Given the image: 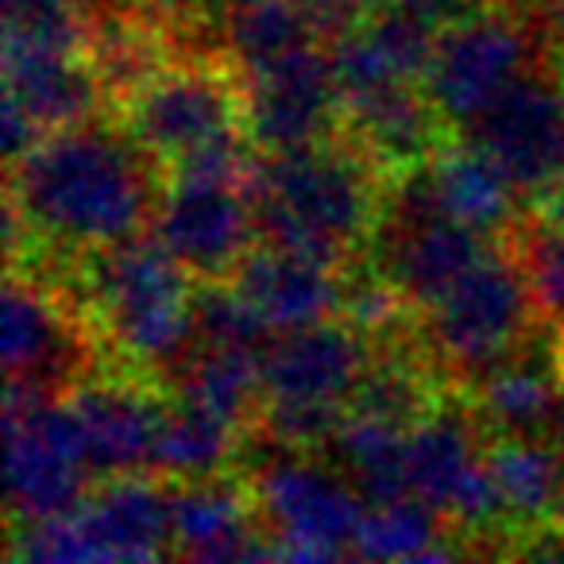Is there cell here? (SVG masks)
I'll list each match as a JSON object with an SVG mask.
<instances>
[{
	"instance_id": "1",
	"label": "cell",
	"mask_w": 564,
	"mask_h": 564,
	"mask_svg": "<svg viewBox=\"0 0 564 564\" xmlns=\"http://www.w3.org/2000/svg\"><path fill=\"white\" fill-rule=\"evenodd\" d=\"M166 171L120 120L89 117L47 132L9 163V259L40 243L86 256L151 232Z\"/></svg>"
},
{
	"instance_id": "2",
	"label": "cell",
	"mask_w": 564,
	"mask_h": 564,
	"mask_svg": "<svg viewBox=\"0 0 564 564\" xmlns=\"http://www.w3.org/2000/svg\"><path fill=\"white\" fill-rule=\"evenodd\" d=\"M387 182L383 166L345 132L299 151H259L251 174L259 240L352 263L371 248Z\"/></svg>"
},
{
	"instance_id": "3",
	"label": "cell",
	"mask_w": 564,
	"mask_h": 564,
	"mask_svg": "<svg viewBox=\"0 0 564 564\" xmlns=\"http://www.w3.org/2000/svg\"><path fill=\"white\" fill-rule=\"evenodd\" d=\"M74 263L82 310L105 345L140 376L178 379L202 348L189 310L194 279L174 263L155 232L86 251Z\"/></svg>"
},
{
	"instance_id": "4",
	"label": "cell",
	"mask_w": 564,
	"mask_h": 564,
	"mask_svg": "<svg viewBox=\"0 0 564 564\" xmlns=\"http://www.w3.org/2000/svg\"><path fill=\"white\" fill-rule=\"evenodd\" d=\"M414 317L433 371L456 391H471L487 371L518 360L533 325H541L525 274L507 240H499V248L476 271L464 274L445 299Z\"/></svg>"
},
{
	"instance_id": "5",
	"label": "cell",
	"mask_w": 564,
	"mask_h": 564,
	"mask_svg": "<svg viewBox=\"0 0 564 564\" xmlns=\"http://www.w3.org/2000/svg\"><path fill=\"white\" fill-rule=\"evenodd\" d=\"M549 58V43L522 9L491 0L445 28L422 74L448 132H468L507 89Z\"/></svg>"
},
{
	"instance_id": "6",
	"label": "cell",
	"mask_w": 564,
	"mask_h": 564,
	"mask_svg": "<svg viewBox=\"0 0 564 564\" xmlns=\"http://www.w3.org/2000/svg\"><path fill=\"white\" fill-rule=\"evenodd\" d=\"M101 333L86 310L32 267H9L4 282V406L66 399L97 376Z\"/></svg>"
},
{
	"instance_id": "7",
	"label": "cell",
	"mask_w": 564,
	"mask_h": 564,
	"mask_svg": "<svg viewBox=\"0 0 564 564\" xmlns=\"http://www.w3.org/2000/svg\"><path fill=\"white\" fill-rule=\"evenodd\" d=\"M117 120L171 171L228 132H248L243 74L225 55H178L143 82Z\"/></svg>"
},
{
	"instance_id": "8",
	"label": "cell",
	"mask_w": 564,
	"mask_h": 564,
	"mask_svg": "<svg viewBox=\"0 0 564 564\" xmlns=\"http://www.w3.org/2000/svg\"><path fill=\"white\" fill-rule=\"evenodd\" d=\"M251 495L263 530L279 541L282 561L352 556L368 499L329 456L317 460L310 448H279V456L256 468Z\"/></svg>"
},
{
	"instance_id": "9",
	"label": "cell",
	"mask_w": 564,
	"mask_h": 564,
	"mask_svg": "<svg viewBox=\"0 0 564 564\" xmlns=\"http://www.w3.org/2000/svg\"><path fill=\"white\" fill-rule=\"evenodd\" d=\"M151 232L194 282H228L259 243L251 178L174 171Z\"/></svg>"
},
{
	"instance_id": "10",
	"label": "cell",
	"mask_w": 564,
	"mask_h": 564,
	"mask_svg": "<svg viewBox=\"0 0 564 564\" xmlns=\"http://www.w3.org/2000/svg\"><path fill=\"white\" fill-rule=\"evenodd\" d=\"M4 437L12 522H47L74 514L86 502L94 468L70 399L4 406Z\"/></svg>"
},
{
	"instance_id": "11",
	"label": "cell",
	"mask_w": 564,
	"mask_h": 564,
	"mask_svg": "<svg viewBox=\"0 0 564 564\" xmlns=\"http://www.w3.org/2000/svg\"><path fill=\"white\" fill-rule=\"evenodd\" d=\"M502 166L522 197L541 194L564 182V74L541 63L495 101L464 132Z\"/></svg>"
},
{
	"instance_id": "12",
	"label": "cell",
	"mask_w": 564,
	"mask_h": 564,
	"mask_svg": "<svg viewBox=\"0 0 564 564\" xmlns=\"http://www.w3.org/2000/svg\"><path fill=\"white\" fill-rule=\"evenodd\" d=\"M248 135L259 151H299L340 135V89L329 43L243 74Z\"/></svg>"
},
{
	"instance_id": "13",
	"label": "cell",
	"mask_w": 564,
	"mask_h": 564,
	"mask_svg": "<svg viewBox=\"0 0 564 564\" xmlns=\"http://www.w3.org/2000/svg\"><path fill=\"white\" fill-rule=\"evenodd\" d=\"M371 364H376V337L348 317H325L302 329L274 333L263 348L267 399L352 410Z\"/></svg>"
},
{
	"instance_id": "14",
	"label": "cell",
	"mask_w": 564,
	"mask_h": 564,
	"mask_svg": "<svg viewBox=\"0 0 564 564\" xmlns=\"http://www.w3.org/2000/svg\"><path fill=\"white\" fill-rule=\"evenodd\" d=\"M174 556L186 561H282L263 530L251 479L205 476L174 484Z\"/></svg>"
},
{
	"instance_id": "15",
	"label": "cell",
	"mask_w": 564,
	"mask_h": 564,
	"mask_svg": "<svg viewBox=\"0 0 564 564\" xmlns=\"http://www.w3.org/2000/svg\"><path fill=\"white\" fill-rule=\"evenodd\" d=\"M228 282L256 306L267 329L286 333L325 322V317H340L348 263H333V259L259 240Z\"/></svg>"
},
{
	"instance_id": "16",
	"label": "cell",
	"mask_w": 564,
	"mask_h": 564,
	"mask_svg": "<svg viewBox=\"0 0 564 564\" xmlns=\"http://www.w3.org/2000/svg\"><path fill=\"white\" fill-rule=\"evenodd\" d=\"M143 379L94 376L66 394L82 422L94 476L109 479L124 471H151V453L166 406H159L155 387Z\"/></svg>"
},
{
	"instance_id": "17",
	"label": "cell",
	"mask_w": 564,
	"mask_h": 564,
	"mask_svg": "<svg viewBox=\"0 0 564 564\" xmlns=\"http://www.w3.org/2000/svg\"><path fill=\"white\" fill-rule=\"evenodd\" d=\"M101 561H163L174 556V479L124 471L101 479L78 507Z\"/></svg>"
},
{
	"instance_id": "18",
	"label": "cell",
	"mask_w": 564,
	"mask_h": 564,
	"mask_svg": "<svg viewBox=\"0 0 564 564\" xmlns=\"http://www.w3.org/2000/svg\"><path fill=\"white\" fill-rule=\"evenodd\" d=\"M4 97L32 117L40 135L101 117L109 105L86 55L20 40H4Z\"/></svg>"
},
{
	"instance_id": "19",
	"label": "cell",
	"mask_w": 564,
	"mask_h": 564,
	"mask_svg": "<svg viewBox=\"0 0 564 564\" xmlns=\"http://www.w3.org/2000/svg\"><path fill=\"white\" fill-rule=\"evenodd\" d=\"M487 468L514 530L538 538L564 525V464L545 437H487Z\"/></svg>"
},
{
	"instance_id": "20",
	"label": "cell",
	"mask_w": 564,
	"mask_h": 564,
	"mask_svg": "<svg viewBox=\"0 0 564 564\" xmlns=\"http://www.w3.org/2000/svg\"><path fill=\"white\" fill-rule=\"evenodd\" d=\"M425 178L437 197L441 213L464 220L484 232H507L522 217V194L514 182L502 174V166L476 148L471 140L445 143L437 155L425 163Z\"/></svg>"
},
{
	"instance_id": "21",
	"label": "cell",
	"mask_w": 564,
	"mask_h": 564,
	"mask_svg": "<svg viewBox=\"0 0 564 564\" xmlns=\"http://www.w3.org/2000/svg\"><path fill=\"white\" fill-rule=\"evenodd\" d=\"M217 47L240 74L325 43L310 0H220Z\"/></svg>"
},
{
	"instance_id": "22",
	"label": "cell",
	"mask_w": 564,
	"mask_h": 564,
	"mask_svg": "<svg viewBox=\"0 0 564 564\" xmlns=\"http://www.w3.org/2000/svg\"><path fill=\"white\" fill-rule=\"evenodd\" d=\"M468 394L487 437H549L564 383L556 376V364L538 368V364H525V356H518L487 371Z\"/></svg>"
},
{
	"instance_id": "23",
	"label": "cell",
	"mask_w": 564,
	"mask_h": 564,
	"mask_svg": "<svg viewBox=\"0 0 564 564\" xmlns=\"http://www.w3.org/2000/svg\"><path fill=\"white\" fill-rule=\"evenodd\" d=\"M178 399L225 417L228 425L251 433L263 414L267 383H263V352L256 348H213L202 345L182 376L174 379Z\"/></svg>"
},
{
	"instance_id": "24",
	"label": "cell",
	"mask_w": 564,
	"mask_h": 564,
	"mask_svg": "<svg viewBox=\"0 0 564 564\" xmlns=\"http://www.w3.org/2000/svg\"><path fill=\"white\" fill-rule=\"evenodd\" d=\"M322 453L360 487L368 502H383L410 491L406 425L348 410V417Z\"/></svg>"
},
{
	"instance_id": "25",
	"label": "cell",
	"mask_w": 564,
	"mask_h": 564,
	"mask_svg": "<svg viewBox=\"0 0 564 564\" xmlns=\"http://www.w3.org/2000/svg\"><path fill=\"white\" fill-rule=\"evenodd\" d=\"M448 522L433 502L406 491L394 499L371 502L352 541V556L364 561H445L460 556V545H445Z\"/></svg>"
},
{
	"instance_id": "26",
	"label": "cell",
	"mask_w": 564,
	"mask_h": 564,
	"mask_svg": "<svg viewBox=\"0 0 564 564\" xmlns=\"http://www.w3.org/2000/svg\"><path fill=\"white\" fill-rule=\"evenodd\" d=\"M240 433L243 430L228 425L225 417L209 414V410L194 406L186 399H174L163 410L155 453H151V471L174 479V484L217 476L232 464L236 448H240Z\"/></svg>"
},
{
	"instance_id": "27",
	"label": "cell",
	"mask_w": 564,
	"mask_h": 564,
	"mask_svg": "<svg viewBox=\"0 0 564 564\" xmlns=\"http://www.w3.org/2000/svg\"><path fill=\"white\" fill-rule=\"evenodd\" d=\"M502 240H507V248L514 251L518 267H522L541 325H549L561 337L564 333V220L545 217V213L518 217L502 232Z\"/></svg>"
},
{
	"instance_id": "28",
	"label": "cell",
	"mask_w": 564,
	"mask_h": 564,
	"mask_svg": "<svg viewBox=\"0 0 564 564\" xmlns=\"http://www.w3.org/2000/svg\"><path fill=\"white\" fill-rule=\"evenodd\" d=\"M189 310H194V329L202 345L263 352L267 340L274 337L263 317L256 314V306L236 291L232 282H194Z\"/></svg>"
},
{
	"instance_id": "29",
	"label": "cell",
	"mask_w": 564,
	"mask_h": 564,
	"mask_svg": "<svg viewBox=\"0 0 564 564\" xmlns=\"http://www.w3.org/2000/svg\"><path fill=\"white\" fill-rule=\"evenodd\" d=\"M379 4H387V0H310L317 32H322L325 43L340 40V35H348L352 28H360Z\"/></svg>"
},
{
	"instance_id": "30",
	"label": "cell",
	"mask_w": 564,
	"mask_h": 564,
	"mask_svg": "<svg viewBox=\"0 0 564 564\" xmlns=\"http://www.w3.org/2000/svg\"><path fill=\"white\" fill-rule=\"evenodd\" d=\"M549 441L556 445V453H561V464H564V394H561V406H556V414H553V430H549Z\"/></svg>"
},
{
	"instance_id": "31",
	"label": "cell",
	"mask_w": 564,
	"mask_h": 564,
	"mask_svg": "<svg viewBox=\"0 0 564 564\" xmlns=\"http://www.w3.org/2000/svg\"><path fill=\"white\" fill-rule=\"evenodd\" d=\"M553 364H556V376H561V383H564V333L556 337V352H553Z\"/></svg>"
}]
</instances>
